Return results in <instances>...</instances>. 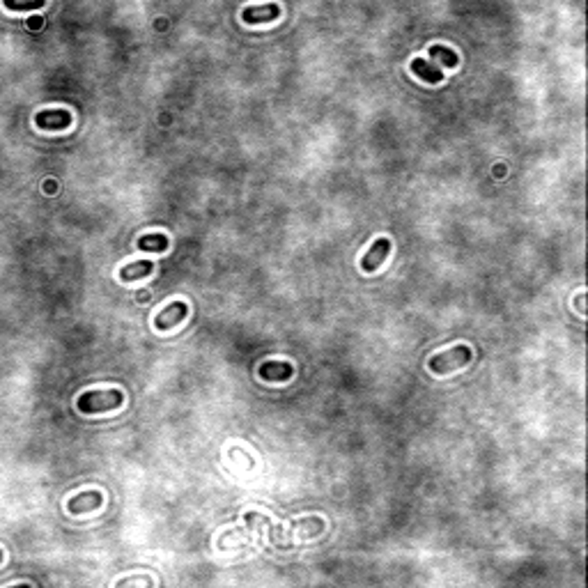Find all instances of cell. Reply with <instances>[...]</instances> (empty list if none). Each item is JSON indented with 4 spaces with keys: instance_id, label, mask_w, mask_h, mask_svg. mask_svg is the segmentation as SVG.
Wrapping results in <instances>:
<instances>
[{
    "instance_id": "obj_1",
    "label": "cell",
    "mask_w": 588,
    "mask_h": 588,
    "mask_svg": "<svg viewBox=\"0 0 588 588\" xmlns=\"http://www.w3.org/2000/svg\"><path fill=\"white\" fill-rule=\"evenodd\" d=\"M124 395L117 388H106V391H87L78 398V411L83 414H101V411L117 409L122 404Z\"/></svg>"
},
{
    "instance_id": "obj_2",
    "label": "cell",
    "mask_w": 588,
    "mask_h": 588,
    "mask_svg": "<svg viewBox=\"0 0 588 588\" xmlns=\"http://www.w3.org/2000/svg\"><path fill=\"white\" fill-rule=\"evenodd\" d=\"M474 352L467 347V345H458V347H451L444 354H437L430 358V370L435 374H448L453 370H460L465 368L469 361H472Z\"/></svg>"
},
{
    "instance_id": "obj_3",
    "label": "cell",
    "mask_w": 588,
    "mask_h": 588,
    "mask_svg": "<svg viewBox=\"0 0 588 588\" xmlns=\"http://www.w3.org/2000/svg\"><path fill=\"white\" fill-rule=\"evenodd\" d=\"M187 313H189V306L184 304V301H173V304H168L166 308H161L157 313L154 327H157V331H171L187 318Z\"/></svg>"
},
{
    "instance_id": "obj_4",
    "label": "cell",
    "mask_w": 588,
    "mask_h": 588,
    "mask_svg": "<svg viewBox=\"0 0 588 588\" xmlns=\"http://www.w3.org/2000/svg\"><path fill=\"white\" fill-rule=\"evenodd\" d=\"M388 253H391V239H386V237L374 239V244L370 246V251L361 257V269L368 271V274L374 271V269H379L381 264H384L386 257H388Z\"/></svg>"
},
{
    "instance_id": "obj_5",
    "label": "cell",
    "mask_w": 588,
    "mask_h": 588,
    "mask_svg": "<svg viewBox=\"0 0 588 588\" xmlns=\"http://www.w3.org/2000/svg\"><path fill=\"white\" fill-rule=\"evenodd\" d=\"M281 17V7L276 3H267V5H257V7H246L241 12V19L244 24L248 26H255V24H269V21H276Z\"/></svg>"
},
{
    "instance_id": "obj_6",
    "label": "cell",
    "mask_w": 588,
    "mask_h": 588,
    "mask_svg": "<svg viewBox=\"0 0 588 588\" xmlns=\"http://www.w3.org/2000/svg\"><path fill=\"white\" fill-rule=\"evenodd\" d=\"M35 122H37V127L46 129V131L69 129L71 115H69V110H42V113H37Z\"/></svg>"
},
{
    "instance_id": "obj_7",
    "label": "cell",
    "mask_w": 588,
    "mask_h": 588,
    "mask_svg": "<svg viewBox=\"0 0 588 588\" xmlns=\"http://www.w3.org/2000/svg\"><path fill=\"white\" fill-rule=\"evenodd\" d=\"M104 503V496L101 492L92 490V492H80L69 501V512L74 514H83V512H90V510H97L99 505Z\"/></svg>"
},
{
    "instance_id": "obj_8",
    "label": "cell",
    "mask_w": 588,
    "mask_h": 588,
    "mask_svg": "<svg viewBox=\"0 0 588 588\" xmlns=\"http://www.w3.org/2000/svg\"><path fill=\"white\" fill-rule=\"evenodd\" d=\"M294 374V368L285 361H267L260 365V377L264 381H288Z\"/></svg>"
},
{
    "instance_id": "obj_9",
    "label": "cell",
    "mask_w": 588,
    "mask_h": 588,
    "mask_svg": "<svg viewBox=\"0 0 588 588\" xmlns=\"http://www.w3.org/2000/svg\"><path fill=\"white\" fill-rule=\"evenodd\" d=\"M411 71H414L418 78H423L425 83H441V80H444V74H441L439 64H435L432 60H425V58H416V60L411 62Z\"/></svg>"
},
{
    "instance_id": "obj_10",
    "label": "cell",
    "mask_w": 588,
    "mask_h": 588,
    "mask_svg": "<svg viewBox=\"0 0 588 588\" xmlns=\"http://www.w3.org/2000/svg\"><path fill=\"white\" fill-rule=\"evenodd\" d=\"M154 271V264L150 260H138V262H131L127 267L120 269V281L124 283H131V281H138V278H145L150 276Z\"/></svg>"
},
{
    "instance_id": "obj_11",
    "label": "cell",
    "mask_w": 588,
    "mask_h": 588,
    "mask_svg": "<svg viewBox=\"0 0 588 588\" xmlns=\"http://www.w3.org/2000/svg\"><path fill=\"white\" fill-rule=\"evenodd\" d=\"M138 248H141V251L161 253V251H166V248H168V237H166V234H161V232H157V234H145V237L138 239Z\"/></svg>"
},
{
    "instance_id": "obj_12",
    "label": "cell",
    "mask_w": 588,
    "mask_h": 588,
    "mask_svg": "<svg viewBox=\"0 0 588 588\" xmlns=\"http://www.w3.org/2000/svg\"><path fill=\"white\" fill-rule=\"evenodd\" d=\"M430 58H432V62L441 64V67H458V55H455V51L446 49V46H432Z\"/></svg>"
},
{
    "instance_id": "obj_13",
    "label": "cell",
    "mask_w": 588,
    "mask_h": 588,
    "mask_svg": "<svg viewBox=\"0 0 588 588\" xmlns=\"http://www.w3.org/2000/svg\"><path fill=\"white\" fill-rule=\"evenodd\" d=\"M7 10H37V7H44L46 0H3Z\"/></svg>"
},
{
    "instance_id": "obj_14",
    "label": "cell",
    "mask_w": 588,
    "mask_h": 588,
    "mask_svg": "<svg viewBox=\"0 0 588 588\" xmlns=\"http://www.w3.org/2000/svg\"><path fill=\"white\" fill-rule=\"evenodd\" d=\"M577 311L582 313V315L586 313V311H584V294H579V297H577Z\"/></svg>"
},
{
    "instance_id": "obj_15",
    "label": "cell",
    "mask_w": 588,
    "mask_h": 588,
    "mask_svg": "<svg viewBox=\"0 0 588 588\" xmlns=\"http://www.w3.org/2000/svg\"><path fill=\"white\" fill-rule=\"evenodd\" d=\"M0 563H3V549H0Z\"/></svg>"
}]
</instances>
